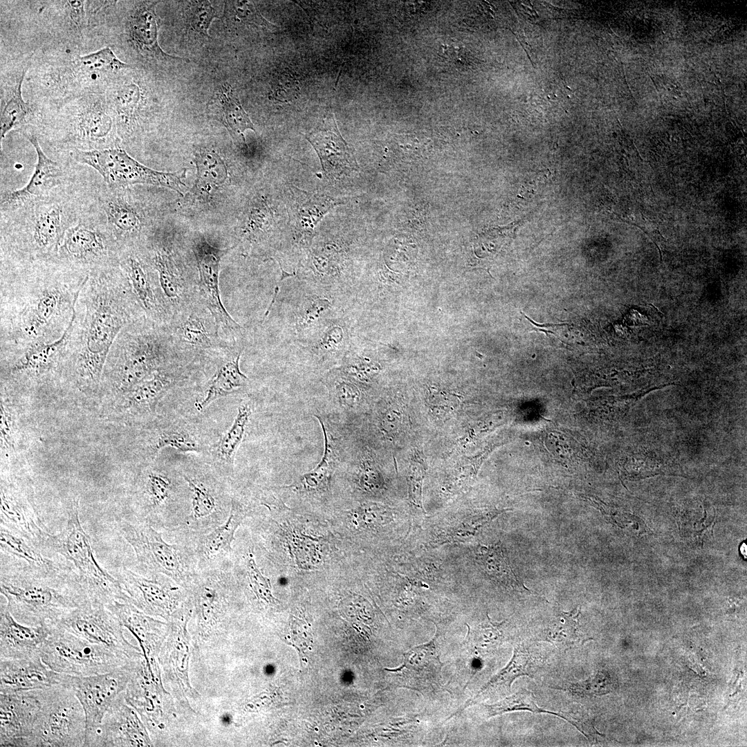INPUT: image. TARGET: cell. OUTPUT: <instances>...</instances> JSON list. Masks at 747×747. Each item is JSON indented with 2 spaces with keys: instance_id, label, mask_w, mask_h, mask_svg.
Returning a JSON list of instances; mask_svg holds the SVG:
<instances>
[{
  "instance_id": "cell-1",
  "label": "cell",
  "mask_w": 747,
  "mask_h": 747,
  "mask_svg": "<svg viewBox=\"0 0 747 747\" xmlns=\"http://www.w3.org/2000/svg\"><path fill=\"white\" fill-rule=\"evenodd\" d=\"M87 276L57 258L2 269L1 348L50 343L62 338Z\"/></svg>"
},
{
  "instance_id": "cell-2",
  "label": "cell",
  "mask_w": 747,
  "mask_h": 747,
  "mask_svg": "<svg viewBox=\"0 0 747 747\" xmlns=\"http://www.w3.org/2000/svg\"><path fill=\"white\" fill-rule=\"evenodd\" d=\"M143 317L119 266L89 274L68 329L64 383L86 396L98 394L104 367L117 335Z\"/></svg>"
},
{
  "instance_id": "cell-3",
  "label": "cell",
  "mask_w": 747,
  "mask_h": 747,
  "mask_svg": "<svg viewBox=\"0 0 747 747\" xmlns=\"http://www.w3.org/2000/svg\"><path fill=\"white\" fill-rule=\"evenodd\" d=\"M190 360L175 347L166 326L141 317L123 328L114 340L99 393L118 397L154 371Z\"/></svg>"
},
{
  "instance_id": "cell-4",
  "label": "cell",
  "mask_w": 747,
  "mask_h": 747,
  "mask_svg": "<svg viewBox=\"0 0 747 747\" xmlns=\"http://www.w3.org/2000/svg\"><path fill=\"white\" fill-rule=\"evenodd\" d=\"M24 566L9 573L1 572L0 580L6 606L19 622L54 626L86 601L77 576L57 566L40 569Z\"/></svg>"
},
{
  "instance_id": "cell-5",
  "label": "cell",
  "mask_w": 747,
  "mask_h": 747,
  "mask_svg": "<svg viewBox=\"0 0 747 747\" xmlns=\"http://www.w3.org/2000/svg\"><path fill=\"white\" fill-rule=\"evenodd\" d=\"M45 548L59 554L74 566L86 600L107 605L124 600L126 596L118 578L97 562L89 535L84 530L79 514V501L73 500L68 511L64 528L49 537Z\"/></svg>"
},
{
  "instance_id": "cell-6",
  "label": "cell",
  "mask_w": 747,
  "mask_h": 747,
  "mask_svg": "<svg viewBox=\"0 0 747 747\" xmlns=\"http://www.w3.org/2000/svg\"><path fill=\"white\" fill-rule=\"evenodd\" d=\"M41 708L28 747H82L86 735L83 708L71 688L39 690Z\"/></svg>"
},
{
  "instance_id": "cell-7",
  "label": "cell",
  "mask_w": 747,
  "mask_h": 747,
  "mask_svg": "<svg viewBox=\"0 0 747 747\" xmlns=\"http://www.w3.org/2000/svg\"><path fill=\"white\" fill-rule=\"evenodd\" d=\"M68 329L62 338L50 343L1 348V388L10 390L64 385Z\"/></svg>"
},
{
  "instance_id": "cell-8",
  "label": "cell",
  "mask_w": 747,
  "mask_h": 747,
  "mask_svg": "<svg viewBox=\"0 0 747 747\" xmlns=\"http://www.w3.org/2000/svg\"><path fill=\"white\" fill-rule=\"evenodd\" d=\"M118 527L142 569L151 575H163L183 586L192 584L198 572L195 555L187 549L168 544L163 533L146 522L120 520Z\"/></svg>"
},
{
  "instance_id": "cell-9",
  "label": "cell",
  "mask_w": 747,
  "mask_h": 747,
  "mask_svg": "<svg viewBox=\"0 0 747 747\" xmlns=\"http://www.w3.org/2000/svg\"><path fill=\"white\" fill-rule=\"evenodd\" d=\"M124 656L57 626H53L40 650L42 661L50 669L77 676L104 674L119 668Z\"/></svg>"
},
{
  "instance_id": "cell-10",
  "label": "cell",
  "mask_w": 747,
  "mask_h": 747,
  "mask_svg": "<svg viewBox=\"0 0 747 747\" xmlns=\"http://www.w3.org/2000/svg\"><path fill=\"white\" fill-rule=\"evenodd\" d=\"M72 156L78 163L95 169L110 186L149 184L166 187L183 195L185 184L182 179L185 169L174 173L158 172L140 163L120 148L75 149Z\"/></svg>"
},
{
  "instance_id": "cell-11",
  "label": "cell",
  "mask_w": 747,
  "mask_h": 747,
  "mask_svg": "<svg viewBox=\"0 0 747 747\" xmlns=\"http://www.w3.org/2000/svg\"><path fill=\"white\" fill-rule=\"evenodd\" d=\"M166 327L175 347L192 358L208 353L225 352L238 345L224 335L199 298L174 315Z\"/></svg>"
},
{
  "instance_id": "cell-12",
  "label": "cell",
  "mask_w": 747,
  "mask_h": 747,
  "mask_svg": "<svg viewBox=\"0 0 747 747\" xmlns=\"http://www.w3.org/2000/svg\"><path fill=\"white\" fill-rule=\"evenodd\" d=\"M121 625L105 605L86 600L61 618L54 626L128 656L131 646L123 637Z\"/></svg>"
},
{
  "instance_id": "cell-13",
  "label": "cell",
  "mask_w": 747,
  "mask_h": 747,
  "mask_svg": "<svg viewBox=\"0 0 747 747\" xmlns=\"http://www.w3.org/2000/svg\"><path fill=\"white\" fill-rule=\"evenodd\" d=\"M192 250L198 270L199 298L212 313L224 335L233 342L239 341L244 329L227 311L219 289L220 261L227 250L203 239L196 240Z\"/></svg>"
},
{
  "instance_id": "cell-14",
  "label": "cell",
  "mask_w": 747,
  "mask_h": 747,
  "mask_svg": "<svg viewBox=\"0 0 747 747\" xmlns=\"http://www.w3.org/2000/svg\"><path fill=\"white\" fill-rule=\"evenodd\" d=\"M127 678L126 672L120 667L86 676L68 675L66 686L72 690L84 712L85 739L99 728L107 711L124 688Z\"/></svg>"
},
{
  "instance_id": "cell-15",
  "label": "cell",
  "mask_w": 747,
  "mask_h": 747,
  "mask_svg": "<svg viewBox=\"0 0 747 747\" xmlns=\"http://www.w3.org/2000/svg\"><path fill=\"white\" fill-rule=\"evenodd\" d=\"M57 258L87 275L118 264L116 248L109 238L81 224L66 230Z\"/></svg>"
},
{
  "instance_id": "cell-16",
  "label": "cell",
  "mask_w": 747,
  "mask_h": 747,
  "mask_svg": "<svg viewBox=\"0 0 747 747\" xmlns=\"http://www.w3.org/2000/svg\"><path fill=\"white\" fill-rule=\"evenodd\" d=\"M118 265L145 317L158 324L167 326L172 320V312L158 275L147 259L144 260L132 250L119 257Z\"/></svg>"
},
{
  "instance_id": "cell-17",
  "label": "cell",
  "mask_w": 747,
  "mask_h": 747,
  "mask_svg": "<svg viewBox=\"0 0 747 747\" xmlns=\"http://www.w3.org/2000/svg\"><path fill=\"white\" fill-rule=\"evenodd\" d=\"M1 526L23 537L39 549L45 548L51 534L33 500L11 480L1 479Z\"/></svg>"
},
{
  "instance_id": "cell-18",
  "label": "cell",
  "mask_w": 747,
  "mask_h": 747,
  "mask_svg": "<svg viewBox=\"0 0 747 747\" xmlns=\"http://www.w3.org/2000/svg\"><path fill=\"white\" fill-rule=\"evenodd\" d=\"M39 690L0 693L1 747H27L41 708Z\"/></svg>"
},
{
  "instance_id": "cell-19",
  "label": "cell",
  "mask_w": 747,
  "mask_h": 747,
  "mask_svg": "<svg viewBox=\"0 0 747 747\" xmlns=\"http://www.w3.org/2000/svg\"><path fill=\"white\" fill-rule=\"evenodd\" d=\"M62 217V210L58 205H41L36 212L30 232L10 248V253L24 261L57 258L66 232Z\"/></svg>"
},
{
  "instance_id": "cell-20",
  "label": "cell",
  "mask_w": 747,
  "mask_h": 747,
  "mask_svg": "<svg viewBox=\"0 0 747 747\" xmlns=\"http://www.w3.org/2000/svg\"><path fill=\"white\" fill-rule=\"evenodd\" d=\"M304 362L324 374L339 365L349 350V338L343 314L329 318L305 343L298 344Z\"/></svg>"
},
{
  "instance_id": "cell-21",
  "label": "cell",
  "mask_w": 747,
  "mask_h": 747,
  "mask_svg": "<svg viewBox=\"0 0 747 747\" xmlns=\"http://www.w3.org/2000/svg\"><path fill=\"white\" fill-rule=\"evenodd\" d=\"M181 361L158 369L136 384L118 398L120 407L129 414L153 410L158 401L172 387L187 378L188 365Z\"/></svg>"
},
{
  "instance_id": "cell-22",
  "label": "cell",
  "mask_w": 747,
  "mask_h": 747,
  "mask_svg": "<svg viewBox=\"0 0 747 747\" xmlns=\"http://www.w3.org/2000/svg\"><path fill=\"white\" fill-rule=\"evenodd\" d=\"M68 674L50 669L40 656L0 659V693L41 690L66 685Z\"/></svg>"
},
{
  "instance_id": "cell-23",
  "label": "cell",
  "mask_w": 747,
  "mask_h": 747,
  "mask_svg": "<svg viewBox=\"0 0 747 747\" xmlns=\"http://www.w3.org/2000/svg\"><path fill=\"white\" fill-rule=\"evenodd\" d=\"M148 742L134 713L118 697L107 711L97 730L85 739L84 746H142Z\"/></svg>"
},
{
  "instance_id": "cell-24",
  "label": "cell",
  "mask_w": 747,
  "mask_h": 747,
  "mask_svg": "<svg viewBox=\"0 0 747 747\" xmlns=\"http://www.w3.org/2000/svg\"><path fill=\"white\" fill-rule=\"evenodd\" d=\"M53 626H30L17 621L6 605L0 612V659L40 656V650Z\"/></svg>"
},
{
  "instance_id": "cell-25",
  "label": "cell",
  "mask_w": 747,
  "mask_h": 747,
  "mask_svg": "<svg viewBox=\"0 0 747 747\" xmlns=\"http://www.w3.org/2000/svg\"><path fill=\"white\" fill-rule=\"evenodd\" d=\"M306 138L316 150L327 175L338 178L357 167L353 154L341 136L333 116L324 119L322 124Z\"/></svg>"
},
{
  "instance_id": "cell-26",
  "label": "cell",
  "mask_w": 747,
  "mask_h": 747,
  "mask_svg": "<svg viewBox=\"0 0 747 747\" xmlns=\"http://www.w3.org/2000/svg\"><path fill=\"white\" fill-rule=\"evenodd\" d=\"M343 314L331 299L306 288L293 310V329L298 344L307 342L329 318Z\"/></svg>"
},
{
  "instance_id": "cell-27",
  "label": "cell",
  "mask_w": 747,
  "mask_h": 747,
  "mask_svg": "<svg viewBox=\"0 0 747 747\" xmlns=\"http://www.w3.org/2000/svg\"><path fill=\"white\" fill-rule=\"evenodd\" d=\"M160 574L152 578L144 577L127 568L119 571L118 580L126 596V602L131 601L149 613H161L169 609L170 592L176 588L169 587L158 578Z\"/></svg>"
},
{
  "instance_id": "cell-28",
  "label": "cell",
  "mask_w": 747,
  "mask_h": 747,
  "mask_svg": "<svg viewBox=\"0 0 747 747\" xmlns=\"http://www.w3.org/2000/svg\"><path fill=\"white\" fill-rule=\"evenodd\" d=\"M34 147L37 160L28 183L22 188L1 195V204L14 207L36 200L44 196L58 183L62 175L57 163L48 158L41 148L37 138L33 134L24 133Z\"/></svg>"
},
{
  "instance_id": "cell-29",
  "label": "cell",
  "mask_w": 747,
  "mask_h": 747,
  "mask_svg": "<svg viewBox=\"0 0 747 747\" xmlns=\"http://www.w3.org/2000/svg\"><path fill=\"white\" fill-rule=\"evenodd\" d=\"M207 113L210 118L222 123L238 144L246 143L243 132L246 129L255 131L236 91L228 83L222 84L214 93L208 103Z\"/></svg>"
},
{
  "instance_id": "cell-30",
  "label": "cell",
  "mask_w": 747,
  "mask_h": 747,
  "mask_svg": "<svg viewBox=\"0 0 747 747\" xmlns=\"http://www.w3.org/2000/svg\"><path fill=\"white\" fill-rule=\"evenodd\" d=\"M242 348L241 344H239L231 349L227 358L219 365L208 384L203 398L194 403L197 411L202 412L217 399L248 386V378L241 371L239 365Z\"/></svg>"
},
{
  "instance_id": "cell-31",
  "label": "cell",
  "mask_w": 747,
  "mask_h": 747,
  "mask_svg": "<svg viewBox=\"0 0 747 747\" xmlns=\"http://www.w3.org/2000/svg\"><path fill=\"white\" fill-rule=\"evenodd\" d=\"M246 516L243 507L238 502L232 501L225 522L199 537L194 552L199 563L214 561L232 551L234 533Z\"/></svg>"
},
{
  "instance_id": "cell-32",
  "label": "cell",
  "mask_w": 747,
  "mask_h": 747,
  "mask_svg": "<svg viewBox=\"0 0 747 747\" xmlns=\"http://www.w3.org/2000/svg\"><path fill=\"white\" fill-rule=\"evenodd\" d=\"M322 382L328 391L331 410L337 415L338 421L336 423L343 425L360 406L362 391L356 382L344 376L336 367L323 374Z\"/></svg>"
},
{
  "instance_id": "cell-33",
  "label": "cell",
  "mask_w": 747,
  "mask_h": 747,
  "mask_svg": "<svg viewBox=\"0 0 747 747\" xmlns=\"http://www.w3.org/2000/svg\"><path fill=\"white\" fill-rule=\"evenodd\" d=\"M130 39L142 54L157 59H177L165 53L158 42V24L153 4L140 5L133 11L129 21Z\"/></svg>"
},
{
  "instance_id": "cell-34",
  "label": "cell",
  "mask_w": 747,
  "mask_h": 747,
  "mask_svg": "<svg viewBox=\"0 0 747 747\" xmlns=\"http://www.w3.org/2000/svg\"><path fill=\"white\" fill-rule=\"evenodd\" d=\"M172 481L158 470H148L141 477L137 488L139 513L151 525L163 507L169 499Z\"/></svg>"
},
{
  "instance_id": "cell-35",
  "label": "cell",
  "mask_w": 747,
  "mask_h": 747,
  "mask_svg": "<svg viewBox=\"0 0 747 747\" xmlns=\"http://www.w3.org/2000/svg\"><path fill=\"white\" fill-rule=\"evenodd\" d=\"M196 180L192 192L208 197L221 185L227 178L228 171L222 158L214 151L203 150L196 154Z\"/></svg>"
},
{
  "instance_id": "cell-36",
  "label": "cell",
  "mask_w": 747,
  "mask_h": 747,
  "mask_svg": "<svg viewBox=\"0 0 747 747\" xmlns=\"http://www.w3.org/2000/svg\"><path fill=\"white\" fill-rule=\"evenodd\" d=\"M0 547L1 553L12 556L30 567L50 569L56 566L53 561L43 555L41 549L19 535L1 526Z\"/></svg>"
},
{
  "instance_id": "cell-37",
  "label": "cell",
  "mask_w": 747,
  "mask_h": 747,
  "mask_svg": "<svg viewBox=\"0 0 747 747\" xmlns=\"http://www.w3.org/2000/svg\"><path fill=\"white\" fill-rule=\"evenodd\" d=\"M540 665V659L532 651L522 644L518 645L514 648L513 656L506 667L492 678L478 694L492 688L506 686L508 689L519 676L533 677Z\"/></svg>"
},
{
  "instance_id": "cell-38",
  "label": "cell",
  "mask_w": 747,
  "mask_h": 747,
  "mask_svg": "<svg viewBox=\"0 0 747 747\" xmlns=\"http://www.w3.org/2000/svg\"><path fill=\"white\" fill-rule=\"evenodd\" d=\"M191 492L192 506L186 524L191 528L202 529L212 524L210 520L218 509V502L212 491L203 482L183 475Z\"/></svg>"
},
{
  "instance_id": "cell-39",
  "label": "cell",
  "mask_w": 747,
  "mask_h": 747,
  "mask_svg": "<svg viewBox=\"0 0 747 747\" xmlns=\"http://www.w3.org/2000/svg\"><path fill=\"white\" fill-rule=\"evenodd\" d=\"M580 609L561 611L545 629V640L562 650L571 648L582 640L579 633L578 616Z\"/></svg>"
},
{
  "instance_id": "cell-40",
  "label": "cell",
  "mask_w": 747,
  "mask_h": 747,
  "mask_svg": "<svg viewBox=\"0 0 747 747\" xmlns=\"http://www.w3.org/2000/svg\"><path fill=\"white\" fill-rule=\"evenodd\" d=\"M25 71L20 75L17 82L1 101L0 136L1 139L14 127L25 122L30 113V108L21 95V83Z\"/></svg>"
},
{
  "instance_id": "cell-41",
  "label": "cell",
  "mask_w": 747,
  "mask_h": 747,
  "mask_svg": "<svg viewBox=\"0 0 747 747\" xmlns=\"http://www.w3.org/2000/svg\"><path fill=\"white\" fill-rule=\"evenodd\" d=\"M252 413V407L249 401L241 404L233 423L219 440L216 452L220 459L225 463L232 464L237 450L245 436Z\"/></svg>"
},
{
  "instance_id": "cell-42",
  "label": "cell",
  "mask_w": 747,
  "mask_h": 747,
  "mask_svg": "<svg viewBox=\"0 0 747 747\" xmlns=\"http://www.w3.org/2000/svg\"><path fill=\"white\" fill-rule=\"evenodd\" d=\"M104 210L108 222L118 239H124L140 229V218L131 206L119 199H111L105 203Z\"/></svg>"
},
{
  "instance_id": "cell-43",
  "label": "cell",
  "mask_w": 747,
  "mask_h": 747,
  "mask_svg": "<svg viewBox=\"0 0 747 747\" xmlns=\"http://www.w3.org/2000/svg\"><path fill=\"white\" fill-rule=\"evenodd\" d=\"M169 447L182 452H199L203 447L189 430L180 425H171L158 432L151 447V455L156 456L163 448Z\"/></svg>"
},
{
  "instance_id": "cell-44",
  "label": "cell",
  "mask_w": 747,
  "mask_h": 747,
  "mask_svg": "<svg viewBox=\"0 0 747 747\" xmlns=\"http://www.w3.org/2000/svg\"><path fill=\"white\" fill-rule=\"evenodd\" d=\"M484 706L487 710L488 717L501 714L507 712L525 710L534 713L552 714L569 722L567 716L540 708L535 702L534 694L526 690H520L496 703Z\"/></svg>"
},
{
  "instance_id": "cell-45",
  "label": "cell",
  "mask_w": 747,
  "mask_h": 747,
  "mask_svg": "<svg viewBox=\"0 0 747 747\" xmlns=\"http://www.w3.org/2000/svg\"><path fill=\"white\" fill-rule=\"evenodd\" d=\"M113 122L107 113L100 111L86 113L79 120L77 133L82 138L90 142H102L111 131Z\"/></svg>"
},
{
  "instance_id": "cell-46",
  "label": "cell",
  "mask_w": 747,
  "mask_h": 747,
  "mask_svg": "<svg viewBox=\"0 0 747 747\" xmlns=\"http://www.w3.org/2000/svg\"><path fill=\"white\" fill-rule=\"evenodd\" d=\"M77 62L80 66L89 72H116L130 66L120 61L109 47L90 54L81 56Z\"/></svg>"
},
{
  "instance_id": "cell-47",
  "label": "cell",
  "mask_w": 747,
  "mask_h": 747,
  "mask_svg": "<svg viewBox=\"0 0 747 747\" xmlns=\"http://www.w3.org/2000/svg\"><path fill=\"white\" fill-rule=\"evenodd\" d=\"M188 21L196 32L208 36L209 26L214 18L219 17L210 1H192L189 8Z\"/></svg>"
},
{
  "instance_id": "cell-48",
  "label": "cell",
  "mask_w": 747,
  "mask_h": 747,
  "mask_svg": "<svg viewBox=\"0 0 747 747\" xmlns=\"http://www.w3.org/2000/svg\"><path fill=\"white\" fill-rule=\"evenodd\" d=\"M246 572L250 586L259 598L263 599L267 602H273L275 600L271 593V584L270 580L264 576L259 571L254 556L249 553L246 557Z\"/></svg>"
},
{
  "instance_id": "cell-49",
  "label": "cell",
  "mask_w": 747,
  "mask_h": 747,
  "mask_svg": "<svg viewBox=\"0 0 747 747\" xmlns=\"http://www.w3.org/2000/svg\"><path fill=\"white\" fill-rule=\"evenodd\" d=\"M225 15L230 19L255 23L270 28V23L265 20L256 10L253 4L248 1H231L225 3Z\"/></svg>"
},
{
  "instance_id": "cell-50",
  "label": "cell",
  "mask_w": 747,
  "mask_h": 747,
  "mask_svg": "<svg viewBox=\"0 0 747 747\" xmlns=\"http://www.w3.org/2000/svg\"><path fill=\"white\" fill-rule=\"evenodd\" d=\"M610 683L607 676L598 674L593 679L569 684L567 690L580 696L599 694L609 692Z\"/></svg>"
},
{
  "instance_id": "cell-51",
  "label": "cell",
  "mask_w": 747,
  "mask_h": 747,
  "mask_svg": "<svg viewBox=\"0 0 747 747\" xmlns=\"http://www.w3.org/2000/svg\"><path fill=\"white\" fill-rule=\"evenodd\" d=\"M501 623L492 622L488 616V622L478 627L473 635L477 647L485 650L493 649L501 640L499 627Z\"/></svg>"
},
{
  "instance_id": "cell-52",
  "label": "cell",
  "mask_w": 747,
  "mask_h": 747,
  "mask_svg": "<svg viewBox=\"0 0 747 747\" xmlns=\"http://www.w3.org/2000/svg\"><path fill=\"white\" fill-rule=\"evenodd\" d=\"M409 477L410 498L416 506L421 508L424 511L421 501L422 483L423 479L422 469L417 466V465H414L412 468V472L409 474Z\"/></svg>"
},
{
  "instance_id": "cell-53",
  "label": "cell",
  "mask_w": 747,
  "mask_h": 747,
  "mask_svg": "<svg viewBox=\"0 0 747 747\" xmlns=\"http://www.w3.org/2000/svg\"><path fill=\"white\" fill-rule=\"evenodd\" d=\"M291 638L293 645L302 651L310 645L312 640L311 635L305 624L299 620L292 623Z\"/></svg>"
},
{
  "instance_id": "cell-54",
  "label": "cell",
  "mask_w": 747,
  "mask_h": 747,
  "mask_svg": "<svg viewBox=\"0 0 747 747\" xmlns=\"http://www.w3.org/2000/svg\"><path fill=\"white\" fill-rule=\"evenodd\" d=\"M117 97L119 107L132 108L138 99L137 88L131 86L122 88L118 92Z\"/></svg>"
},
{
  "instance_id": "cell-55",
  "label": "cell",
  "mask_w": 747,
  "mask_h": 747,
  "mask_svg": "<svg viewBox=\"0 0 747 747\" xmlns=\"http://www.w3.org/2000/svg\"><path fill=\"white\" fill-rule=\"evenodd\" d=\"M740 549H741L740 551H741V554L743 555H745V557H746V554H747V553H746V544L745 543H744L741 546Z\"/></svg>"
}]
</instances>
